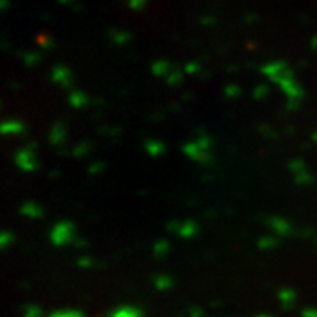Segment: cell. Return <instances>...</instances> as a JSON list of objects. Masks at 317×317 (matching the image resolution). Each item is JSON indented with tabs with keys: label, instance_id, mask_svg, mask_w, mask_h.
Here are the masks:
<instances>
[{
	"label": "cell",
	"instance_id": "6da1fadb",
	"mask_svg": "<svg viewBox=\"0 0 317 317\" xmlns=\"http://www.w3.org/2000/svg\"><path fill=\"white\" fill-rule=\"evenodd\" d=\"M71 233H72V229L69 224H59V226L51 231L53 243H56V245H64V243H67L69 240H71Z\"/></svg>",
	"mask_w": 317,
	"mask_h": 317
},
{
	"label": "cell",
	"instance_id": "7a4b0ae2",
	"mask_svg": "<svg viewBox=\"0 0 317 317\" xmlns=\"http://www.w3.org/2000/svg\"><path fill=\"white\" fill-rule=\"evenodd\" d=\"M111 317H141V312L137 310V308H132V307H124V308L114 310Z\"/></svg>",
	"mask_w": 317,
	"mask_h": 317
},
{
	"label": "cell",
	"instance_id": "3957f363",
	"mask_svg": "<svg viewBox=\"0 0 317 317\" xmlns=\"http://www.w3.org/2000/svg\"><path fill=\"white\" fill-rule=\"evenodd\" d=\"M21 213H23V215H28V217H39L43 212H41L39 206H36L34 203H28V205H25L21 208Z\"/></svg>",
	"mask_w": 317,
	"mask_h": 317
},
{
	"label": "cell",
	"instance_id": "277c9868",
	"mask_svg": "<svg viewBox=\"0 0 317 317\" xmlns=\"http://www.w3.org/2000/svg\"><path fill=\"white\" fill-rule=\"evenodd\" d=\"M49 317H85V315L78 310H62V312H55V314H51Z\"/></svg>",
	"mask_w": 317,
	"mask_h": 317
},
{
	"label": "cell",
	"instance_id": "5b68a950",
	"mask_svg": "<svg viewBox=\"0 0 317 317\" xmlns=\"http://www.w3.org/2000/svg\"><path fill=\"white\" fill-rule=\"evenodd\" d=\"M272 224H273V229H277L278 233H289V226H287V222H284V220L273 219Z\"/></svg>",
	"mask_w": 317,
	"mask_h": 317
},
{
	"label": "cell",
	"instance_id": "8992f818",
	"mask_svg": "<svg viewBox=\"0 0 317 317\" xmlns=\"http://www.w3.org/2000/svg\"><path fill=\"white\" fill-rule=\"evenodd\" d=\"M155 285H157L159 289H166L171 285V280L167 277H159V278H155Z\"/></svg>",
	"mask_w": 317,
	"mask_h": 317
},
{
	"label": "cell",
	"instance_id": "52a82bcc",
	"mask_svg": "<svg viewBox=\"0 0 317 317\" xmlns=\"http://www.w3.org/2000/svg\"><path fill=\"white\" fill-rule=\"evenodd\" d=\"M280 300H284V301L295 300V293H291V291H284V293H280Z\"/></svg>",
	"mask_w": 317,
	"mask_h": 317
},
{
	"label": "cell",
	"instance_id": "ba28073f",
	"mask_svg": "<svg viewBox=\"0 0 317 317\" xmlns=\"http://www.w3.org/2000/svg\"><path fill=\"white\" fill-rule=\"evenodd\" d=\"M26 310H28L25 314L26 317H41V312L37 310V308H26Z\"/></svg>",
	"mask_w": 317,
	"mask_h": 317
},
{
	"label": "cell",
	"instance_id": "9c48e42d",
	"mask_svg": "<svg viewBox=\"0 0 317 317\" xmlns=\"http://www.w3.org/2000/svg\"><path fill=\"white\" fill-rule=\"evenodd\" d=\"M9 242H11V235H4V238H2V245L6 247Z\"/></svg>",
	"mask_w": 317,
	"mask_h": 317
},
{
	"label": "cell",
	"instance_id": "30bf717a",
	"mask_svg": "<svg viewBox=\"0 0 317 317\" xmlns=\"http://www.w3.org/2000/svg\"><path fill=\"white\" fill-rule=\"evenodd\" d=\"M164 249H166V243H159V245H155V247H154V250H155V252H160V250H164Z\"/></svg>",
	"mask_w": 317,
	"mask_h": 317
},
{
	"label": "cell",
	"instance_id": "8fae6325",
	"mask_svg": "<svg viewBox=\"0 0 317 317\" xmlns=\"http://www.w3.org/2000/svg\"><path fill=\"white\" fill-rule=\"evenodd\" d=\"M303 317H317V312H303Z\"/></svg>",
	"mask_w": 317,
	"mask_h": 317
}]
</instances>
